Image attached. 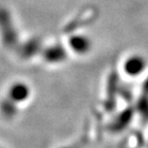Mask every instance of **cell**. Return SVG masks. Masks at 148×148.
Returning <instances> with one entry per match:
<instances>
[{"instance_id": "cell-1", "label": "cell", "mask_w": 148, "mask_h": 148, "mask_svg": "<svg viewBox=\"0 0 148 148\" xmlns=\"http://www.w3.org/2000/svg\"><path fill=\"white\" fill-rule=\"evenodd\" d=\"M131 117H132V113H131L130 110H127L125 112H123V113L117 117V119L114 120V123H112L110 129L112 130V131H117V130H121L123 127H125L127 125V123H129Z\"/></svg>"}, {"instance_id": "cell-2", "label": "cell", "mask_w": 148, "mask_h": 148, "mask_svg": "<svg viewBox=\"0 0 148 148\" xmlns=\"http://www.w3.org/2000/svg\"><path fill=\"white\" fill-rule=\"evenodd\" d=\"M144 64L142 63L141 60H137V59H133L130 60L125 65V70L127 73H130V75H136L137 73L141 72V70L143 69Z\"/></svg>"}]
</instances>
